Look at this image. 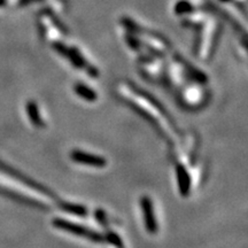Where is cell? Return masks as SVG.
<instances>
[{"label": "cell", "mask_w": 248, "mask_h": 248, "mask_svg": "<svg viewBox=\"0 0 248 248\" xmlns=\"http://www.w3.org/2000/svg\"><path fill=\"white\" fill-rule=\"evenodd\" d=\"M28 113H29V115L31 117V120H32L33 123H38L39 122V119H38V113H37L36 110V106L33 104H29L28 105Z\"/></svg>", "instance_id": "6da1fadb"}]
</instances>
